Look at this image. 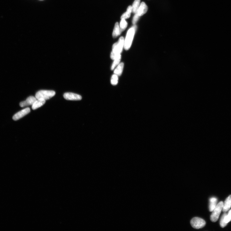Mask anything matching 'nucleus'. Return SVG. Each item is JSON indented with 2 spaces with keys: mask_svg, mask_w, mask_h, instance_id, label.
Listing matches in <instances>:
<instances>
[{
  "mask_svg": "<svg viewBox=\"0 0 231 231\" xmlns=\"http://www.w3.org/2000/svg\"><path fill=\"white\" fill-rule=\"evenodd\" d=\"M55 92L53 91L40 90L36 93V97L37 99H43L46 100L55 96Z\"/></svg>",
  "mask_w": 231,
  "mask_h": 231,
  "instance_id": "4",
  "label": "nucleus"
},
{
  "mask_svg": "<svg viewBox=\"0 0 231 231\" xmlns=\"http://www.w3.org/2000/svg\"><path fill=\"white\" fill-rule=\"evenodd\" d=\"M46 100L43 99H37L35 102L32 105L33 110H35L37 108L43 106L45 103Z\"/></svg>",
  "mask_w": 231,
  "mask_h": 231,
  "instance_id": "11",
  "label": "nucleus"
},
{
  "mask_svg": "<svg viewBox=\"0 0 231 231\" xmlns=\"http://www.w3.org/2000/svg\"><path fill=\"white\" fill-rule=\"evenodd\" d=\"M121 54L118 56L113 60L114 62L111 67V70H113L116 67L119 63L121 59Z\"/></svg>",
  "mask_w": 231,
  "mask_h": 231,
  "instance_id": "17",
  "label": "nucleus"
},
{
  "mask_svg": "<svg viewBox=\"0 0 231 231\" xmlns=\"http://www.w3.org/2000/svg\"><path fill=\"white\" fill-rule=\"evenodd\" d=\"M225 221L227 224L231 221V209L229 210L228 214H226L225 217Z\"/></svg>",
  "mask_w": 231,
  "mask_h": 231,
  "instance_id": "21",
  "label": "nucleus"
},
{
  "mask_svg": "<svg viewBox=\"0 0 231 231\" xmlns=\"http://www.w3.org/2000/svg\"><path fill=\"white\" fill-rule=\"evenodd\" d=\"M30 112V108H27L16 113L13 116V119L16 121L22 118Z\"/></svg>",
  "mask_w": 231,
  "mask_h": 231,
  "instance_id": "7",
  "label": "nucleus"
},
{
  "mask_svg": "<svg viewBox=\"0 0 231 231\" xmlns=\"http://www.w3.org/2000/svg\"><path fill=\"white\" fill-rule=\"evenodd\" d=\"M127 26V23L125 19H121L120 24V28L122 32L124 31L126 29Z\"/></svg>",
  "mask_w": 231,
  "mask_h": 231,
  "instance_id": "18",
  "label": "nucleus"
},
{
  "mask_svg": "<svg viewBox=\"0 0 231 231\" xmlns=\"http://www.w3.org/2000/svg\"><path fill=\"white\" fill-rule=\"evenodd\" d=\"M226 214V213H225V214L222 215L220 220V225L221 226L222 228L225 227L227 225V223H226L225 221V217Z\"/></svg>",
  "mask_w": 231,
  "mask_h": 231,
  "instance_id": "20",
  "label": "nucleus"
},
{
  "mask_svg": "<svg viewBox=\"0 0 231 231\" xmlns=\"http://www.w3.org/2000/svg\"><path fill=\"white\" fill-rule=\"evenodd\" d=\"M121 31L119 28V23L117 22L115 24L114 29L112 33V36L114 38H116L119 36L121 33Z\"/></svg>",
  "mask_w": 231,
  "mask_h": 231,
  "instance_id": "13",
  "label": "nucleus"
},
{
  "mask_svg": "<svg viewBox=\"0 0 231 231\" xmlns=\"http://www.w3.org/2000/svg\"><path fill=\"white\" fill-rule=\"evenodd\" d=\"M140 1L141 0H135L132 6V12L133 13H135L138 11L140 5Z\"/></svg>",
  "mask_w": 231,
  "mask_h": 231,
  "instance_id": "16",
  "label": "nucleus"
},
{
  "mask_svg": "<svg viewBox=\"0 0 231 231\" xmlns=\"http://www.w3.org/2000/svg\"><path fill=\"white\" fill-rule=\"evenodd\" d=\"M231 207V195H229L225 200V203H223L222 211L224 213H226L230 209Z\"/></svg>",
  "mask_w": 231,
  "mask_h": 231,
  "instance_id": "10",
  "label": "nucleus"
},
{
  "mask_svg": "<svg viewBox=\"0 0 231 231\" xmlns=\"http://www.w3.org/2000/svg\"><path fill=\"white\" fill-rule=\"evenodd\" d=\"M148 9V8L144 2H142L141 3L138 10L136 13L140 17L145 14Z\"/></svg>",
  "mask_w": 231,
  "mask_h": 231,
  "instance_id": "9",
  "label": "nucleus"
},
{
  "mask_svg": "<svg viewBox=\"0 0 231 231\" xmlns=\"http://www.w3.org/2000/svg\"><path fill=\"white\" fill-rule=\"evenodd\" d=\"M140 17L139 16L138 13H136L132 20V23L134 25H135L137 23Z\"/></svg>",
  "mask_w": 231,
  "mask_h": 231,
  "instance_id": "22",
  "label": "nucleus"
},
{
  "mask_svg": "<svg viewBox=\"0 0 231 231\" xmlns=\"http://www.w3.org/2000/svg\"><path fill=\"white\" fill-rule=\"evenodd\" d=\"M64 98L67 100H81L82 97L80 95L71 93H66L63 96Z\"/></svg>",
  "mask_w": 231,
  "mask_h": 231,
  "instance_id": "6",
  "label": "nucleus"
},
{
  "mask_svg": "<svg viewBox=\"0 0 231 231\" xmlns=\"http://www.w3.org/2000/svg\"><path fill=\"white\" fill-rule=\"evenodd\" d=\"M118 82V76L114 74L112 76L111 79V83L112 85H116Z\"/></svg>",
  "mask_w": 231,
  "mask_h": 231,
  "instance_id": "19",
  "label": "nucleus"
},
{
  "mask_svg": "<svg viewBox=\"0 0 231 231\" xmlns=\"http://www.w3.org/2000/svg\"><path fill=\"white\" fill-rule=\"evenodd\" d=\"M192 227L196 229H199L204 227L206 225V222L203 219L195 217L193 218L191 222Z\"/></svg>",
  "mask_w": 231,
  "mask_h": 231,
  "instance_id": "5",
  "label": "nucleus"
},
{
  "mask_svg": "<svg viewBox=\"0 0 231 231\" xmlns=\"http://www.w3.org/2000/svg\"><path fill=\"white\" fill-rule=\"evenodd\" d=\"M137 29V26L134 25L128 30L124 40V48L126 50H128L130 48Z\"/></svg>",
  "mask_w": 231,
  "mask_h": 231,
  "instance_id": "2",
  "label": "nucleus"
},
{
  "mask_svg": "<svg viewBox=\"0 0 231 231\" xmlns=\"http://www.w3.org/2000/svg\"><path fill=\"white\" fill-rule=\"evenodd\" d=\"M124 38L121 37L118 42L113 45L111 55V58L112 59L114 60L122 52L124 47Z\"/></svg>",
  "mask_w": 231,
  "mask_h": 231,
  "instance_id": "1",
  "label": "nucleus"
},
{
  "mask_svg": "<svg viewBox=\"0 0 231 231\" xmlns=\"http://www.w3.org/2000/svg\"><path fill=\"white\" fill-rule=\"evenodd\" d=\"M37 100L36 97L33 96H30L28 97L26 100L20 104V106L21 107H25L29 105H32Z\"/></svg>",
  "mask_w": 231,
  "mask_h": 231,
  "instance_id": "8",
  "label": "nucleus"
},
{
  "mask_svg": "<svg viewBox=\"0 0 231 231\" xmlns=\"http://www.w3.org/2000/svg\"><path fill=\"white\" fill-rule=\"evenodd\" d=\"M210 203L209 209L210 212H212L214 209L217 204V199L214 197L210 198L209 200Z\"/></svg>",
  "mask_w": 231,
  "mask_h": 231,
  "instance_id": "12",
  "label": "nucleus"
},
{
  "mask_svg": "<svg viewBox=\"0 0 231 231\" xmlns=\"http://www.w3.org/2000/svg\"><path fill=\"white\" fill-rule=\"evenodd\" d=\"M124 64L123 62L120 63L114 71V74L118 76H120L123 72Z\"/></svg>",
  "mask_w": 231,
  "mask_h": 231,
  "instance_id": "14",
  "label": "nucleus"
},
{
  "mask_svg": "<svg viewBox=\"0 0 231 231\" xmlns=\"http://www.w3.org/2000/svg\"><path fill=\"white\" fill-rule=\"evenodd\" d=\"M223 203L222 201L220 202L212 211L210 217V220L212 222H214L218 221L222 210Z\"/></svg>",
  "mask_w": 231,
  "mask_h": 231,
  "instance_id": "3",
  "label": "nucleus"
},
{
  "mask_svg": "<svg viewBox=\"0 0 231 231\" xmlns=\"http://www.w3.org/2000/svg\"><path fill=\"white\" fill-rule=\"evenodd\" d=\"M132 12V7L131 6H129L127 8L126 12L123 13L121 17V19H127L130 18Z\"/></svg>",
  "mask_w": 231,
  "mask_h": 231,
  "instance_id": "15",
  "label": "nucleus"
}]
</instances>
